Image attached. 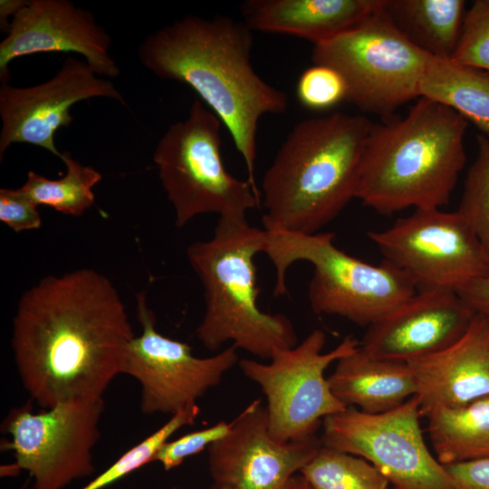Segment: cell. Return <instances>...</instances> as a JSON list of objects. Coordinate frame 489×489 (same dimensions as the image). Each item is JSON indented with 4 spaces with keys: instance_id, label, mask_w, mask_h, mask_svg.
<instances>
[{
    "instance_id": "obj_1",
    "label": "cell",
    "mask_w": 489,
    "mask_h": 489,
    "mask_svg": "<svg viewBox=\"0 0 489 489\" xmlns=\"http://www.w3.org/2000/svg\"><path fill=\"white\" fill-rule=\"evenodd\" d=\"M134 337L112 283L84 268L46 276L25 291L11 344L24 388L47 408L103 398Z\"/></svg>"
},
{
    "instance_id": "obj_2",
    "label": "cell",
    "mask_w": 489,
    "mask_h": 489,
    "mask_svg": "<svg viewBox=\"0 0 489 489\" xmlns=\"http://www.w3.org/2000/svg\"><path fill=\"white\" fill-rule=\"evenodd\" d=\"M253 44V31L244 22L187 15L149 34L138 55L158 78L188 85L219 118L260 196L254 179L258 122L264 114L283 113L288 96L255 72Z\"/></svg>"
},
{
    "instance_id": "obj_3",
    "label": "cell",
    "mask_w": 489,
    "mask_h": 489,
    "mask_svg": "<svg viewBox=\"0 0 489 489\" xmlns=\"http://www.w3.org/2000/svg\"><path fill=\"white\" fill-rule=\"evenodd\" d=\"M468 123L453 109L423 96L404 117L372 123L356 198L381 215L446 205L466 162Z\"/></svg>"
},
{
    "instance_id": "obj_4",
    "label": "cell",
    "mask_w": 489,
    "mask_h": 489,
    "mask_svg": "<svg viewBox=\"0 0 489 489\" xmlns=\"http://www.w3.org/2000/svg\"><path fill=\"white\" fill-rule=\"evenodd\" d=\"M372 122L340 112L297 123L262 178L264 229L316 234L356 198Z\"/></svg>"
},
{
    "instance_id": "obj_5",
    "label": "cell",
    "mask_w": 489,
    "mask_h": 489,
    "mask_svg": "<svg viewBox=\"0 0 489 489\" xmlns=\"http://www.w3.org/2000/svg\"><path fill=\"white\" fill-rule=\"evenodd\" d=\"M265 230L247 219L218 217L213 235L190 244L187 257L204 288L205 312L196 334L208 350L225 343L263 360L297 345L292 322L257 303L254 256L264 252Z\"/></svg>"
},
{
    "instance_id": "obj_6",
    "label": "cell",
    "mask_w": 489,
    "mask_h": 489,
    "mask_svg": "<svg viewBox=\"0 0 489 489\" xmlns=\"http://www.w3.org/2000/svg\"><path fill=\"white\" fill-rule=\"evenodd\" d=\"M264 254L273 264L275 296L285 295L286 273L295 262L313 265L308 298L317 314L337 315L360 325L381 320L417 289L398 267L383 259L370 264L337 248L334 234L265 231Z\"/></svg>"
},
{
    "instance_id": "obj_7",
    "label": "cell",
    "mask_w": 489,
    "mask_h": 489,
    "mask_svg": "<svg viewBox=\"0 0 489 489\" xmlns=\"http://www.w3.org/2000/svg\"><path fill=\"white\" fill-rule=\"evenodd\" d=\"M221 125L219 118L196 99L187 119L171 124L155 148L153 160L178 228L203 214L245 219L249 210L261 206L251 183L225 168Z\"/></svg>"
},
{
    "instance_id": "obj_8",
    "label": "cell",
    "mask_w": 489,
    "mask_h": 489,
    "mask_svg": "<svg viewBox=\"0 0 489 489\" xmlns=\"http://www.w3.org/2000/svg\"><path fill=\"white\" fill-rule=\"evenodd\" d=\"M383 5L349 31L314 44L312 60L342 75L348 88L346 101L386 120L420 97V82L430 55L395 28Z\"/></svg>"
},
{
    "instance_id": "obj_9",
    "label": "cell",
    "mask_w": 489,
    "mask_h": 489,
    "mask_svg": "<svg viewBox=\"0 0 489 489\" xmlns=\"http://www.w3.org/2000/svg\"><path fill=\"white\" fill-rule=\"evenodd\" d=\"M326 334L312 331L300 344L276 350L270 362L239 360L243 374L262 389L266 398L269 430L282 443L316 436L325 417L347 408L331 390L325 370L356 350L360 343L345 337L331 350L323 352Z\"/></svg>"
},
{
    "instance_id": "obj_10",
    "label": "cell",
    "mask_w": 489,
    "mask_h": 489,
    "mask_svg": "<svg viewBox=\"0 0 489 489\" xmlns=\"http://www.w3.org/2000/svg\"><path fill=\"white\" fill-rule=\"evenodd\" d=\"M416 396L379 414L350 407L322 421L325 446L362 457L393 489H454L452 478L427 448Z\"/></svg>"
},
{
    "instance_id": "obj_11",
    "label": "cell",
    "mask_w": 489,
    "mask_h": 489,
    "mask_svg": "<svg viewBox=\"0 0 489 489\" xmlns=\"http://www.w3.org/2000/svg\"><path fill=\"white\" fill-rule=\"evenodd\" d=\"M384 260L401 270L417 290L457 291L489 276V256L457 210L415 209L381 231H369Z\"/></svg>"
},
{
    "instance_id": "obj_12",
    "label": "cell",
    "mask_w": 489,
    "mask_h": 489,
    "mask_svg": "<svg viewBox=\"0 0 489 489\" xmlns=\"http://www.w3.org/2000/svg\"><path fill=\"white\" fill-rule=\"evenodd\" d=\"M103 398L70 401L34 411L30 402L9 412L2 428L14 466L27 471L34 489H63L94 472Z\"/></svg>"
},
{
    "instance_id": "obj_13",
    "label": "cell",
    "mask_w": 489,
    "mask_h": 489,
    "mask_svg": "<svg viewBox=\"0 0 489 489\" xmlns=\"http://www.w3.org/2000/svg\"><path fill=\"white\" fill-rule=\"evenodd\" d=\"M137 319L142 332L130 341L121 374L140 386V409L144 414L173 416L197 404L225 373L239 363L237 349L230 345L206 358H198L186 342L159 333L156 316L147 303L146 292L136 294Z\"/></svg>"
},
{
    "instance_id": "obj_14",
    "label": "cell",
    "mask_w": 489,
    "mask_h": 489,
    "mask_svg": "<svg viewBox=\"0 0 489 489\" xmlns=\"http://www.w3.org/2000/svg\"><path fill=\"white\" fill-rule=\"evenodd\" d=\"M108 98L127 106L120 91L109 79L100 77L85 60L67 56L48 81L30 87L0 85V159L14 143L41 147L63 157L54 135L73 121L71 108L81 101Z\"/></svg>"
},
{
    "instance_id": "obj_15",
    "label": "cell",
    "mask_w": 489,
    "mask_h": 489,
    "mask_svg": "<svg viewBox=\"0 0 489 489\" xmlns=\"http://www.w3.org/2000/svg\"><path fill=\"white\" fill-rule=\"evenodd\" d=\"M321 445L317 436L275 440L266 408L255 399L231 421L229 432L207 448L213 489H284Z\"/></svg>"
},
{
    "instance_id": "obj_16",
    "label": "cell",
    "mask_w": 489,
    "mask_h": 489,
    "mask_svg": "<svg viewBox=\"0 0 489 489\" xmlns=\"http://www.w3.org/2000/svg\"><path fill=\"white\" fill-rule=\"evenodd\" d=\"M111 37L89 10L69 0H29L12 17L0 43V81L8 83L9 63L39 53H77L100 77L117 78Z\"/></svg>"
},
{
    "instance_id": "obj_17",
    "label": "cell",
    "mask_w": 489,
    "mask_h": 489,
    "mask_svg": "<svg viewBox=\"0 0 489 489\" xmlns=\"http://www.w3.org/2000/svg\"><path fill=\"white\" fill-rule=\"evenodd\" d=\"M475 314L455 291L417 290L392 312L369 325L360 346L379 358L409 362L455 342Z\"/></svg>"
},
{
    "instance_id": "obj_18",
    "label": "cell",
    "mask_w": 489,
    "mask_h": 489,
    "mask_svg": "<svg viewBox=\"0 0 489 489\" xmlns=\"http://www.w3.org/2000/svg\"><path fill=\"white\" fill-rule=\"evenodd\" d=\"M421 417L489 396V320L475 313L465 332L436 353L408 362Z\"/></svg>"
},
{
    "instance_id": "obj_19",
    "label": "cell",
    "mask_w": 489,
    "mask_h": 489,
    "mask_svg": "<svg viewBox=\"0 0 489 489\" xmlns=\"http://www.w3.org/2000/svg\"><path fill=\"white\" fill-rule=\"evenodd\" d=\"M384 0H246L244 23L254 32L327 42L378 12Z\"/></svg>"
},
{
    "instance_id": "obj_20",
    "label": "cell",
    "mask_w": 489,
    "mask_h": 489,
    "mask_svg": "<svg viewBox=\"0 0 489 489\" xmlns=\"http://www.w3.org/2000/svg\"><path fill=\"white\" fill-rule=\"evenodd\" d=\"M327 378L333 395L346 407L379 414L392 410L417 394L414 372L408 362L372 355L360 345L336 361Z\"/></svg>"
},
{
    "instance_id": "obj_21",
    "label": "cell",
    "mask_w": 489,
    "mask_h": 489,
    "mask_svg": "<svg viewBox=\"0 0 489 489\" xmlns=\"http://www.w3.org/2000/svg\"><path fill=\"white\" fill-rule=\"evenodd\" d=\"M383 10L395 28L429 54L450 59L465 15L463 0H384Z\"/></svg>"
},
{
    "instance_id": "obj_22",
    "label": "cell",
    "mask_w": 489,
    "mask_h": 489,
    "mask_svg": "<svg viewBox=\"0 0 489 489\" xmlns=\"http://www.w3.org/2000/svg\"><path fill=\"white\" fill-rule=\"evenodd\" d=\"M419 94L453 109L489 138L488 71L430 56Z\"/></svg>"
},
{
    "instance_id": "obj_23",
    "label": "cell",
    "mask_w": 489,
    "mask_h": 489,
    "mask_svg": "<svg viewBox=\"0 0 489 489\" xmlns=\"http://www.w3.org/2000/svg\"><path fill=\"white\" fill-rule=\"evenodd\" d=\"M427 417L431 444L442 465L489 457V396L435 408Z\"/></svg>"
},
{
    "instance_id": "obj_24",
    "label": "cell",
    "mask_w": 489,
    "mask_h": 489,
    "mask_svg": "<svg viewBox=\"0 0 489 489\" xmlns=\"http://www.w3.org/2000/svg\"><path fill=\"white\" fill-rule=\"evenodd\" d=\"M62 153L66 166L62 177L52 180L31 170L19 188L37 206L45 205L64 215L80 216L94 204L92 188L101 180V175L74 159L70 152Z\"/></svg>"
},
{
    "instance_id": "obj_25",
    "label": "cell",
    "mask_w": 489,
    "mask_h": 489,
    "mask_svg": "<svg viewBox=\"0 0 489 489\" xmlns=\"http://www.w3.org/2000/svg\"><path fill=\"white\" fill-rule=\"evenodd\" d=\"M300 474L312 489H388L389 484L366 459L323 445Z\"/></svg>"
},
{
    "instance_id": "obj_26",
    "label": "cell",
    "mask_w": 489,
    "mask_h": 489,
    "mask_svg": "<svg viewBox=\"0 0 489 489\" xmlns=\"http://www.w3.org/2000/svg\"><path fill=\"white\" fill-rule=\"evenodd\" d=\"M199 413L200 408L197 404H194L171 416L163 426L126 451L118 460L82 489H103L143 465L153 462L158 449L170 440V437L179 429L194 424Z\"/></svg>"
},
{
    "instance_id": "obj_27",
    "label": "cell",
    "mask_w": 489,
    "mask_h": 489,
    "mask_svg": "<svg viewBox=\"0 0 489 489\" xmlns=\"http://www.w3.org/2000/svg\"><path fill=\"white\" fill-rule=\"evenodd\" d=\"M477 154L468 169L457 211L468 221L489 256V138L476 136Z\"/></svg>"
},
{
    "instance_id": "obj_28",
    "label": "cell",
    "mask_w": 489,
    "mask_h": 489,
    "mask_svg": "<svg viewBox=\"0 0 489 489\" xmlns=\"http://www.w3.org/2000/svg\"><path fill=\"white\" fill-rule=\"evenodd\" d=\"M299 102L311 110H327L347 101L348 88L334 68L314 64L304 70L296 85Z\"/></svg>"
},
{
    "instance_id": "obj_29",
    "label": "cell",
    "mask_w": 489,
    "mask_h": 489,
    "mask_svg": "<svg viewBox=\"0 0 489 489\" xmlns=\"http://www.w3.org/2000/svg\"><path fill=\"white\" fill-rule=\"evenodd\" d=\"M450 59L489 72V0H476L465 12Z\"/></svg>"
},
{
    "instance_id": "obj_30",
    "label": "cell",
    "mask_w": 489,
    "mask_h": 489,
    "mask_svg": "<svg viewBox=\"0 0 489 489\" xmlns=\"http://www.w3.org/2000/svg\"><path fill=\"white\" fill-rule=\"evenodd\" d=\"M230 427L231 421L222 420L211 427L168 440L158 449L153 462H158L165 471L171 470L181 465L187 457L202 452L224 437Z\"/></svg>"
},
{
    "instance_id": "obj_31",
    "label": "cell",
    "mask_w": 489,
    "mask_h": 489,
    "mask_svg": "<svg viewBox=\"0 0 489 489\" xmlns=\"http://www.w3.org/2000/svg\"><path fill=\"white\" fill-rule=\"evenodd\" d=\"M0 221L16 233L35 230L42 226L37 205L20 188L0 189Z\"/></svg>"
},
{
    "instance_id": "obj_32",
    "label": "cell",
    "mask_w": 489,
    "mask_h": 489,
    "mask_svg": "<svg viewBox=\"0 0 489 489\" xmlns=\"http://www.w3.org/2000/svg\"><path fill=\"white\" fill-rule=\"evenodd\" d=\"M445 466L454 489H489V457Z\"/></svg>"
},
{
    "instance_id": "obj_33",
    "label": "cell",
    "mask_w": 489,
    "mask_h": 489,
    "mask_svg": "<svg viewBox=\"0 0 489 489\" xmlns=\"http://www.w3.org/2000/svg\"><path fill=\"white\" fill-rule=\"evenodd\" d=\"M456 292L470 309L489 320V276L471 281Z\"/></svg>"
},
{
    "instance_id": "obj_34",
    "label": "cell",
    "mask_w": 489,
    "mask_h": 489,
    "mask_svg": "<svg viewBox=\"0 0 489 489\" xmlns=\"http://www.w3.org/2000/svg\"><path fill=\"white\" fill-rule=\"evenodd\" d=\"M25 0H1L0 1V22L1 27L8 31L10 24L7 19L12 17L25 4Z\"/></svg>"
},
{
    "instance_id": "obj_35",
    "label": "cell",
    "mask_w": 489,
    "mask_h": 489,
    "mask_svg": "<svg viewBox=\"0 0 489 489\" xmlns=\"http://www.w3.org/2000/svg\"><path fill=\"white\" fill-rule=\"evenodd\" d=\"M284 489H312L303 475H294L286 484Z\"/></svg>"
},
{
    "instance_id": "obj_36",
    "label": "cell",
    "mask_w": 489,
    "mask_h": 489,
    "mask_svg": "<svg viewBox=\"0 0 489 489\" xmlns=\"http://www.w3.org/2000/svg\"><path fill=\"white\" fill-rule=\"evenodd\" d=\"M171 489H178V488H177V487H173V488H171Z\"/></svg>"
}]
</instances>
